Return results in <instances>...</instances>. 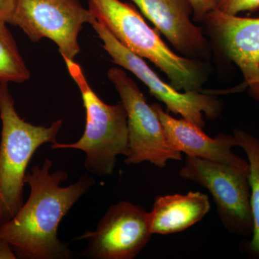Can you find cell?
<instances>
[{
    "label": "cell",
    "instance_id": "obj_19",
    "mask_svg": "<svg viewBox=\"0 0 259 259\" xmlns=\"http://www.w3.org/2000/svg\"><path fill=\"white\" fill-rule=\"evenodd\" d=\"M15 258L17 256L12 250L11 245L8 242L0 240V259Z\"/></svg>",
    "mask_w": 259,
    "mask_h": 259
},
{
    "label": "cell",
    "instance_id": "obj_16",
    "mask_svg": "<svg viewBox=\"0 0 259 259\" xmlns=\"http://www.w3.org/2000/svg\"><path fill=\"white\" fill-rule=\"evenodd\" d=\"M217 9L233 15L244 11L253 13L259 10V0H217Z\"/></svg>",
    "mask_w": 259,
    "mask_h": 259
},
{
    "label": "cell",
    "instance_id": "obj_1",
    "mask_svg": "<svg viewBox=\"0 0 259 259\" xmlns=\"http://www.w3.org/2000/svg\"><path fill=\"white\" fill-rule=\"evenodd\" d=\"M53 162L44 160L42 166L35 165L26 174L25 183L30 186V197L10 221L0 226V240L8 242L17 258L24 259H69L72 251L58 238L63 218L95 183L83 175L67 187L64 170L51 173Z\"/></svg>",
    "mask_w": 259,
    "mask_h": 259
},
{
    "label": "cell",
    "instance_id": "obj_8",
    "mask_svg": "<svg viewBox=\"0 0 259 259\" xmlns=\"http://www.w3.org/2000/svg\"><path fill=\"white\" fill-rule=\"evenodd\" d=\"M96 17L79 0H18L12 25L20 27L32 42L49 38L63 59L74 60L79 54V32Z\"/></svg>",
    "mask_w": 259,
    "mask_h": 259
},
{
    "label": "cell",
    "instance_id": "obj_17",
    "mask_svg": "<svg viewBox=\"0 0 259 259\" xmlns=\"http://www.w3.org/2000/svg\"><path fill=\"white\" fill-rule=\"evenodd\" d=\"M193 9L194 20L203 21L209 12L217 9V0H189Z\"/></svg>",
    "mask_w": 259,
    "mask_h": 259
},
{
    "label": "cell",
    "instance_id": "obj_15",
    "mask_svg": "<svg viewBox=\"0 0 259 259\" xmlns=\"http://www.w3.org/2000/svg\"><path fill=\"white\" fill-rule=\"evenodd\" d=\"M6 23L0 20V81L25 82L30 79V71Z\"/></svg>",
    "mask_w": 259,
    "mask_h": 259
},
{
    "label": "cell",
    "instance_id": "obj_11",
    "mask_svg": "<svg viewBox=\"0 0 259 259\" xmlns=\"http://www.w3.org/2000/svg\"><path fill=\"white\" fill-rule=\"evenodd\" d=\"M151 107L161 121L167 141L177 151L185 153L187 156L226 163L245 171L249 170L248 161L232 151V148L238 146L234 135L221 133L212 139L198 126L185 119L178 120L172 117L159 104L153 103Z\"/></svg>",
    "mask_w": 259,
    "mask_h": 259
},
{
    "label": "cell",
    "instance_id": "obj_13",
    "mask_svg": "<svg viewBox=\"0 0 259 259\" xmlns=\"http://www.w3.org/2000/svg\"><path fill=\"white\" fill-rule=\"evenodd\" d=\"M210 209L209 198L200 192L156 197L149 212L152 234L180 233L203 219Z\"/></svg>",
    "mask_w": 259,
    "mask_h": 259
},
{
    "label": "cell",
    "instance_id": "obj_5",
    "mask_svg": "<svg viewBox=\"0 0 259 259\" xmlns=\"http://www.w3.org/2000/svg\"><path fill=\"white\" fill-rule=\"evenodd\" d=\"M180 176L199 184L210 192L218 217L228 232L237 236H252L249 170L187 156Z\"/></svg>",
    "mask_w": 259,
    "mask_h": 259
},
{
    "label": "cell",
    "instance_id": "obj_14",
    "mask_svg": "<svg viewBox=\"0 0 259 259\" xmlns=\"http://www.w3.org/2000/svg\"><path fill=\"white\" fill-rule=\"evenodd\" d=\"M238 147L245 151L249 163L250 205L253 230L248 243V253L251 258L259 259V139L242 130H233Z\"/></svg>",
    "mask_w": 259,
    "mask_h": 259
},
{
    "label": "cell",
    "instance_id": "obj_10",
    "mask_svg": "<svg viewBox=\"0 0 259 259\" xmlns=\"http://www.w3.org/2000/svg\"><path fill=\"white\" fill-rule=\"evenodd\" d=\"M204 20L227 57L241 69L250 96L259 101V18H241L214 9Z\"/></svg>",
    "mask_w": 259,
    "mask_h": 259
},
{
    "label": "cell",
    "instance_id": "obj_18",
    "mask_svg": "<svg viewBox=\"0 0 259 259\" xmlns=\"http://www.w3.org/2000/svg\"><path fill=\"white\" fill-rule=\"evenodd\" d=\"M18 0H0V20L12 24Z\"/></svg>",
    "mask_w": 259,
    "mask_h": 259
},
{
    "label": "cell",
    "instance_id": "obj_3",
    "mask_svg": "<svg viewBox=\"0 0 259 259\" xmlns=\"http://www.w3.org/2000/svg\"><path fill=\"white\" fill-rule=\"evenodd\" d=\"M0 226L10 221L23 205L26 170L37 148L57 143L62 120L49 127L34 125L19 116L8 83L0 81Z\"/></svg>",
    "mask_w": 259,
    "mask_h": 259
},
{
    "label": "cell",
    "instance_id": "obj_7",
    "mask_svg": "<svg viewBox=\"0 0 259 259\" xmlns=\"http://www.w3.org/2000/svg\"><path fill=\"white\" fill-rule=\"evenodd\" d=\"M90 25L103 42L102 47L112 58V62L128 70L139 78L146 85L151 95L166 105L168 111L180 115L201 128L205 125L202 113L210 120L218 118L221 115L222 105L212 95L200 92L181 93L160 79L144 59L119 42L105 24L96 18Z\"/></svg>",
    "mask_w": 259,
    "mask_h": 259
},
{
    "label": "cell",
    "instance_id": "obj_2",
    "mask_svg": "<svg viewBox=\"0 0 259 259\" xmlns=\"http://www.w3.org/2000/svg\"><path fill=\"white\" fill-rule=\"evenodd\" d=\"M89 9L124 47L158 66L174 88L201 92L207 78L202 64L175 54L132 5L120 0H89Z\"/></svg>",
    "mask_w": 259,
    "mask_h": 259
},
{
    "label": "cell",
    "instance_id": "obj_4",
    "mask_svg": "<svg viewBox=\"0 0 259 259\" xmlns=\"http://www.w3.org/2000/svg\"><path fill=\"white\" fill-rule=\"evenodd\" d=\"M69 74L77 84L86 110V125L79 140L71 144L56 143L52 149L79 150L85 153L83 166L99 177L110 176L117 156L129 154L127 116L122 103L107 105L88 82L81 66L74 60L64 59Z\"/></svg>",
    "mask_w": 259,
    "mask_h": 259
},
{
    "label": "cell",
    "instance_id": "obj_6",
    "mask_svg": "<svg viewBox=\"0 0 259 259\" xmlns=\"http://www.w3.org/2000/svg\"><path fill=\"white\" fill-rule=\"evenodd\" d=\"M107 75L127 112L129 154L126 164L148 161L164 168L169 160H182V153L167 141L161 121L134 80L117 67L109 69Z\"/></svg>",
    "mask_w": 259,
    "mask_h": 259
},
{
    "label": "cell",
    "instance_id": "obj_12",
    "mask_svg": "<svg viewBox=\"0 0 259 259\" xmlns=\"http://www.w3.org/2000/svg\"><path fill=\"white\" fill-rule=\"evenodd\" d=\"M177 51L188 56L207 52V42L202 29L194 25L189 0H132Z\"/></svg>",
    "mask_w": 259,
    "mask_h": 259
},
{
    "label": "cell",
    "instance_id": "obj_9",
    "mask_svg": "<svg viewBox=\"0 0 259 259\" xmlns=\"http://www.w3.org/2000/svg\"><path fill=\"white\" fill-rule=\"evenodd\" d=\"M149 212L129 202L112 204L95 231H87L79 240H86L87 257L94 259H134L152 236Z\"/></svg>",
    "mask_w": 259,
    "mask_h": 259
}]
</instances>
